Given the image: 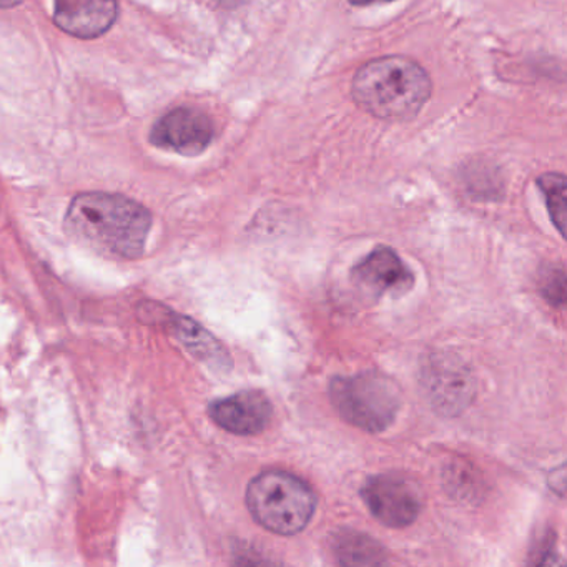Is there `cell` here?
I'll return each instance as SVG.
<instances>
[{"mask_svg": "<svg viewBox=\"0 0 567 567\" xmlns=\"http://www.w3.org/2000/svg\"><path fill=\"white\" fill-rule=\"evenodd\" d=\"M64 225L72 240L95 254L135 260L144 254L152 215L124 195L87 192L72 200Z\"/></svg>", "mask_w": 567, "mask_h": 567, "instance_id": "obj_1", "label": "cell"}, {"mask_svg": "<svg viewBox=\"0 0 567 567\" xmlns=\"http://www.w3.org/2000/svg\"><path fill=\"white\" fill-rule=\"evenodd\" d=\"M430 75L413 59L388 55L361 65L351 84L354 102L381 121H410L431 97Z\"/></svg>", "mask_w": 567, "mask_h": 567, "instance_id": "obj_2", "label": "cell"}, {"mask_svg": "<svg viewBox=\"0 0 567 567\" xmlns=\"http://www.w3.org/2000/svg\"><path fill=\"white\" fill-rule=\"evenodd\" d=\"M247 507L265 529L280 536H293L313 519L317 496L295 474L267 471L248 484Z\"/></svg>", "mask_w": 567, "mask_h": 567, "instance_id": "obj_3", "label": "cell"}, {"mask_svg": "<svg viewBox=\"0 0 567 567\" xmlns=\"http://www.w3.org/2000/svg\"><path fill=\"white\" fill-rule=\"evenodd\" d=\"M330 398L344 421L368 433L388 430L401 408L400 388L391 378L377 371L334 378Z\"/></svg>", "mask_w": 567, "mask_h": 567, "instance_id": "obj_4", "label": "cell"}, {"mask_svg": "<svg viewBox=\"0 0 567 567\" xmlns=\"http://www.w3.org/2000/svg\"><path fill=\"white\" fill-rule=\"evenodd\" d=\"M364 504L388 527H406L421 513V493L410 477L398 473L378 474L364 483Z\"/></svg>", "mask_w": 567, "mask_h": 567, "instance_id": "obj_5", "label": "cell"}, {"mask_svg": "<svg viewBox=\"0 0 567 567\" xmlns=\"http://www.w3.org/2000/svg\"><path fill=\"white\" fill-rule=\"evenodd\" d=\"M210 117L198 109L178 107L158 118L151 132L155 147L175 152L184 157H197L214 141Z\"/></svg>", "mask_w": 567, "mask_h": 567, "instance_id": "obj_6", "label": "cell"}, {"mask_svg": "<svg viewBox=\"0 0 567 567\" xmlns=\"http://www.w3.org/2000/svg\"><path fill=\"white\" fill-rule=\"evenodd\" d=\"M423 386L433 410L443 416L463 413L474 398L470 371L450 358H433L424 368Z\"/></svg>", "mask_w": 567, "mask_h": 567, "instance_id": "obj_7", "label": "cell"}, {"mask_svg": "<svg viewBox=\"0 0 567 567\" xmlns=\"http://www.w3.org/2000/svg\"><path fill=\"white\" fill-rule=\"evenodd\" d=\"M208 413L228 433L258 434L270 424L274 406L261 391H241L214 401Z\"/></svg>", "mask_w": 567, "mask_h": 567, "instance_id": "obj_8", "label": "cell"}, {"mask_svg": "<svg viewBox=\"0 0 567 567\" xmlns=\"http://www.w3.org/2000/svg\"><path fill=\"white\" fill-rule=\"evenodd\" d=\"M353 280L370 295L384 297L406 293L414 284L413 274L396 251L377 247L353 268Z\"/></svg>", "mask_w": 567, "mask_h": 567, "instance_id": "obj_9", "label": "cell"}, {"mask_svg": "<svg viewBox=\"0 0 567 567\" xmlns=\"http://www.w3.org/2000/svg\"><path fill=\"white\" fill-rule=\"evenodd\" d=\"M118 6L112 0H72L58 2L54 22L61 31L79 39H95L117 21Z\"/></svg>", "mask_w": 567, "mask_h": 567, "instance_id": "obj_10", "label": "cell"}, {"mask_svg": "<svg viewBox=\"0 0 567 567\" xmlns=\"http://www.w3.org/2000/svg\"><path fill=\"white\" fill-rule=\"evenodd\" d=\"M333 553L341 567H384L386 549L370 534L341 529L333 537Z\"/></svg>", "mask_w": 567, "mask_h": 567, "instance_id": "obj_11", "label": "cell"}, {"mask_svg": "<svg viewBox=\"0 0 567 567\" xmlns=\"http://www.w3.org/2000/svg\"><path fill=\"white\" fill-rule=\"evenodd\" d=\"M171 328L178 341L198 360L215 368L227 367V351L218 343L217 338L212 337L197 321L181 315H172Z\"/></svg>", "mask_w": 567, "mask_h": 567, "instance_id": "obj_12", "label": "cell"}, {"mask_svg": "<svg viewBox=\"0 0 567 567\" xmlns=\"http://www.w3.org/2000/svg\"><path fill=\"white\" fill-rule=\"evenodd\" d=\"M443 484L446 493L454 499L473 501L480 499L484 493L483 477L480 471L470 461L450 460L444 464Z\"/></svg>", "mask_w": 567, "mask_h": 567, "instance_id": "obj_13", "label": "cell"}, {"mask_svg": "<svg viewBox=\"0 0 567 567\" xmlns=\"http://www.w3.org/2000/svg\"><path fill=\"white\" fill-rule=\"evenodd\" d=\"M540 192L546 197L547 210H549L550 218H553L554 227L564 235L566 228V177L563 174H544L537 181Z\"/></svg>", "mask_w": 567, "mask_h": 567, "instance_id": "obj_14", "label": "cell"}, {"mask_svg": "<svg viewBox=\"0 0 567 567\" xmlns=\"http://www.w3.org/2000/svg\"><path fill=\"white\" fill-rule=\"evenodd\" d=\"M234 567H285L275 563L270 557L257 553V550L244 549L238 550L234 557Z\"/></svg>", "mask_w": 567, "mask_h": 567, "instance_id": "obj_15", "label": "cell"}, {"mask_svg": "<svg viewBox=\"0 0 567 567\" xmlns=\"http://www.w3.org/2000/svg\"><path fill=\"white\" fill-rule=\"evenodd\" d=\"M547 285L544 287V295L549 298L550 303L554 307H563L566 301V281H564V271H560L559 277L556 278V271L554 277L547 278Z\"/></svg>", "mask_w": 567, "mask_h": 567, "instance_id": "obj_16", "label": "cell"}, {"mask_svg": "<svg viewBox=\"0 0 567 567\" xmlns=\"http://www.w3.org/2000/svg\"><path fill=\"white\" fill-rule=\"evenodd\" d=\"M533 567H563L559 554H557L556 540H547V543L540 547L536 559H534Z\"/></svg>", "mask_w": 567, "mask_h": 567, "instance_id": "obj_17", "label": "cell"}]
</instances>
